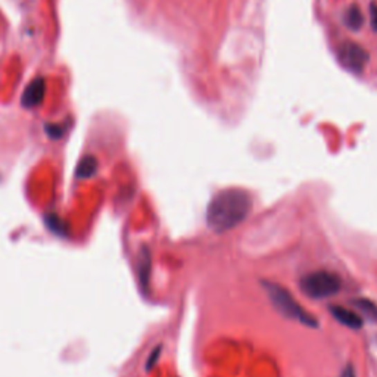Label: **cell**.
<instances>
[{
    "label": "cell",
    "instance_id": "3957f363",
    "mask_svg": "<svg viewBox=\"0 0 377 377\" xmlns=\"http://www.w3.org/2000/svg\"><path fill=\"white\" fill-rule=\"evenodd\" d=\"M301 291L313 300H324L336 295L342 288V280L336 273L320 270L305 276L300 282Z\"/></svg>",
    "mask_w": 377,
    "mask_h": 377
},
{
    "label": "cell",
    "instance_id": "7a4b0ae2",
    "mask_svg": "<svg viewBox=\"0 0 377 377\" xmlns=\"http://www.w3.org/2000/svg\"><path fill=\"white\" fill-rule=\"evenodd\" d=\"M262 286H264V291L267 292L268 298L271 304L274 305L276 310L291 320H296L308 327H318L317 318H314L310 313L296 302V300L288 292L283 286L277 283H271V282H262Z\"/></svg>",
    "mask_w": 377,
    "mask_h": 377
},
{
    "label": "cell",
    "instance_id": "ba28073f",
    "mask_svg": "<svg viewBox=\"0 0 377 377\" xmlns=\"http://www.w3.org/2000/svg\"><path fill=\"white\" fill-rule=\"evenodd\" d=\"M353 304H356L358 306V310H361V313H364L370 320H373V322H377V305L373 301H370V300H356V301H353Z\"/></svg>",
    "mask_w": 377,
    "mask_h": 377
},
{
    "label": "cell",
    "instance_id": "4fadbf2b",
    "mask_svg": "<svg viewBox=\"0 0 377 377\" xmlns=\"http://www.w3.org/2000/svg\"><path fill=\"white\" fill-rule=\"evenodd\" d=\"M342 377H356V369L352 364H347V367L342 371Z\"/></svg>",
    "mask_w": 377,
    "mask_h": 377
},
{
    "label": "cell",
    "instance_id": "5b68a950",
    "mask_svg": "<svg viewBox=\"0 0 377 377\" xmlns=\"http://www.w3.org/2000/svg\"><path fill=\"white\" fill-rule=\"evenodd\" d=\"M46 95V80L43 77L33 78L28 86L24 89L21 98V104L27 109H34L43 104Z\"/></svg>",
    "mask_w": 377,
    "mask_h": 377
},
{
    "label": "cell",
    "instance_id": "6da1fadb",
    "mask_svg": "<svg viewBox=\"0 0 377 377\" xmlns=\"http://www.w3.org/2000/svg\"><path fill=\"white\" fill-rule=\"evenodd\" d=\"M252 210V196L243 189H226L211 199L207 210V224L214 233L233 230Z\"/></svg>",
    "mask_w": 377,
    "mask_h": 377
},
{
    "label": "cell",
    "instance_id": "8992f818",
    "mask_svg": "<svg viewBox=\"0 0 377 377\" xmlns=\"http://www.w3.org/2000/svg\"><path fill=\"white\" fill-rule=\"evenodd\" d=\"M329 311L333 315V318H336L338 322L340 324H344L345 327H349L353 330L362 327V318L358 314L348 310V308H344L340 305H332L329 308Z\"/></svg>",
    "mask_w": 377,
    "mask_h": 377
},
{
    "label": "cell",
    "instance_id": "30bf717a",
    "mask_svg": "<svg viewBox=\"0 0 377 377\" xmlns=\"http://www.w3.org/2000/svg\"><path fill=\"white\" fill-rule=\"evenodd\" d=\"M95 169H96V161L91 156H86L82 164H80L78 167V176H82V177H89L95 173Z\"/></svg>",
    "mask_w": 377,
    "mask_h": 377
},
{
    "label": "cell",
    "instance_id": "8fae6325",
    "mask_svg": "<svg viewBox=\"0 0 377 377\" xmlns=\"http://www.w3.org/2000/svg\"><path fill=\"white\" fill-rule=\"evenodd\" d=\"M46 133H48L52 139H59L64 133V127L59 124H48L46 125Z\"/></svg>",
    "mask_w": 377,
    "mask_h": 377
},
{
    "label": "cell",
    "instance_id": "7c38bea8",
    "mask_svg": "<svg viewBox=\"0 0 377 377\" xmlns=\"http://www.w3.org/2000/svg\"><path fill=\"white\" fill-rule=\"evenodd\" d=\"M370 18H371V27L374 31H377V5L371 3L370 5Z\"/></svg>",
    "mask_w": 377,
    "mask_h": 377
},
{
    "label": "cell",
    "instance_id": "9c48e42d",
    "mask_svg": "<svg viewBox=\"0 0 377 377\" xmlns=\"http://www.w3.org/2000/svg\"><path fill=\"white\" fill-rule=\"evenodd\" d=\"M140 280L143 283V286H146L147 280H149V271H151V255H149V250L143 249V252L140 255Z\"/></svg>",
    "mask_w": 377,
    "mask_h": 377
},
{
    "label": "cell",
    "instance_id": "277c9868",
    "mask_svg": "<svg viewBox=\"0 0 377 377\" xmlns=\"http://www.w3.org/2000/svg\"><path fill=\"white\" fill-rule=\"evenodd\" d=\"M338 56H339V61L344 64L345 68H348L349 71L357 73V74L362 73L364 66L369 62L367 50H365L362 46L352 42L340 44Z\"/></svg>",
    "mask_w": 377,
    "mask_h": 377
},
{
    "label": "cell",
    "instance_id": "52a82bcc",
    "mask_svg": "<svg viewBox=\"0 0 377 377\" xmlns=\"http://www.w3.org/2000/svg\"><path fill=\"white\" fill-rule=\"evenodd\" d=\"M344 22L348 28H351L353 31L360 30L362 27V22H364L361 9L357 5H352L351 8H348V10L345 12V17H344Z\"/></svg>",
    "mask_w": 377,
    "mask_h": 377
}]
</instances>
